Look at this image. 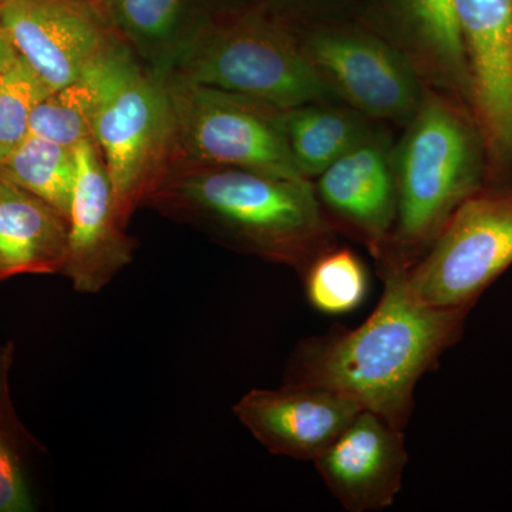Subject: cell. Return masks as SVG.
I'll use <instances>...</instances> for the list:
<instances>
[{
    "instance_id": "1",
    "label": "cell",
    "mask_w": 512,
    "mask_h": 512,
    "mask_svg": "<svg viewBox=\"0 0 512 512\" xmlns=\"http://www.w3.org/2000/svg\"><path fill=\"white\" fill-rule=\"evenodd\" d=\"M406 271L379 266L384 288L372 315L356 329L303 339L289 356L284 383L332 390L404 431L417 383L456 345L470 313L417 301Z\"/></svg>"
},
{
    "instance_id": "2",
    "label": "cell",
    "mask_w": 512,
    "mask_h": 512,
    "mask_svg": "<svg viewBox=\"0 0 512 512\" xmlns=\"http://www.w3.org/2000/svg\"><path fill=\"white\" fill-rule=\"evenodd\" d=\"M144 207L237 251L291 266L301 276L332 248V225L309 180L228 165L177 164Z\"/></svg>"
},
{
    "instance_id": "3",
    "label": "cell",
    "mask_w": 512,
    "mask_h": 512,
    "mask_svg": "<svg viewBox=\"0 0 512 512\" xmlns=\"http://www.w3.org/2000/svg\"><path fill=\"white\" fill-rule=\"evenodd\" d=\"M487 154L463 107L439 94L423 97L393 157L396 221L379 266L416 264L457 208L484 187Z\"/></svg>"
},
{
    "instance_id": "4",
    "label": "cell",
    "mask_w": 512,
    "mask_h": 512,
    "mask_svg": "<svg viewBox=\"0 0 512 512\" xmlns=\"http://www.w3.org/2000/svg\"><path fill=\"white\" fill-rule=\"evenodd\" d=\"M99 69L92 138L110 178L117 214L127 227L177 163L173 106L167 82L123 42L100 60Z\"/></svg>"
},
{
    "instance_id": "5",
    "label": "cell",
    "mask_w": 512,
    "mask_h": 512,
    "mask_svg": "<svg viewBox=\"0 0 512 512\" xmlns=\"http://www.w3.org/2000/svg\"><path fill=\"white\" fill-rule=\"evenodd\" d=\"M170 77L279 110L320 103L330 92L301 43L264 6L224 19L211 16Z\"/></svg>"
},
{
    "instance_id": "6",
    "label": "cell",
    "mask_w": 512,
    "mask_h": 512,
    "mask_svg": "<svg viewBox=\"0 0 512 512\" xmlns=\"http://www.w3.org/2000/svg\"><path fill=\"white\" fill-rule=\"evenodd\" d=\"M165 82L175 121V165H228L309 180L289 150L285 110L177 77Z\"/></svg>"
},
{
    "instance_id": "7",
    "label": "cell",
    "mask_w": 512,
    "mask_h": 512,
    "mask_svg": "<svg viewBox=\"0 0 512 512\" xmlns=\"http://www.w3.org/2000/svg\"><path fill=\"white\" fill-rule=\"evenodd\" d=\"M512 265V187L468 197L416 264L406 284L433 308L468 309Z\"/></svg>"
},
{
    "instance_id": "8",
    "label": "cell",
    "mask_w": 512,
    "mask_h": 512,
    "mask_svg": "<svg viewBox=\"0 0 512 512\" xmlns=\"http://www.w3.org/2000/svg\"><path fill=\"white\" fill-rule=\"evenodd\" d=\"M329 90L362 113L410 121L420 107L417 69L396 47L356 30H319L302 43Z\"/></svg>"
},
{
    "instance_id": "9",
    "label": "cell",
    "mask_w": 512,
    "mask_h": 512,
    "mask_svg": "<svg viewBox=\"0 0 512 512\" xmlns=\"http://www.w3.org/2000/svg\"><path fill=\"white\" fill-rule=\"evenodd\" d=\"M0 22L50 92L79 79L121 42L93 0H0Z\"/></svg>"
},
{
    "instance_id": "10",
    "label": "cell",
    "mask_w": 512,
    "mask_h": 512,
    "mask_svg": "<svg viewBox=\"0 0 512 512\" xmlns=\"http://www.w3.org/2000/svg\"><path fill=\"white\" fill-rule=\"evenodd\" d=\"M470 109L488 156L512 164V0H454Z\"/></svg>"
},
{
    "instance_id": "11",
    "label": "cell",
    "mask_w": 512,
    "mask_h": 512,
    "mask_svg": "<svg viewBox=\"0 0 512 512\" xmlns=\"http://www.w3.org/2000/svg\"><path fill=\"white\" fill-rule=\"evenodd\" d=\"M76 183L69 212V248L63 274L74 291L93 295L131 264L136 239L117 214L113 188L93 138L74 147Z\"/></svg>"
},
{
    "instance_id": "12",
    "label": "cell",
    "mask_w": 512,
    "mask_h": 512,
    "mask_svg": "<svg viewBox=\"0 0 512 512\" xmlns=\"http://www.w3.org/2000/svg\"><path fill=\"white\" fill-rule=\"evenodd\" d=\"M232 410L269 453L313 463L363 409L323 387L284 383L249 390Z\"/></svg>"
},
{
    "instance_id": "13",
    "label": "cell",
    "mask_w": 512,
    "mask_h": 512,
    "mask_svg": "<svg viewBox=\"0 0 512 512\" xmlns=\"http://www.w3.org/2000/svg\"><path fill=\"white\" fill-rule=\"evenodd\" d=\"M407 460L403 430L363 409L313 464L345 510L375 512L396 500Z\"/></svg>"
},
{
    "instance_id": "14",
    "label": "cell",
    "mask_w": 512,
    "mask_h": 512,
    "mask_svg": "<svg viewBox=\"0 0 512 512\" xmlns=\"http://www.w3.org/2000/svg\"><path fill=\"white\" fill-rule=\"evenodd\" d=\"M315 190L322 210L362 239L379 261L397 212L393 157L386 147L367 137L318 175Z\"/></svg>"
},
{
    "instance_id": "15",
    "label": "cell",
    "mask_w": 512,
    "mask_h": 512,
    "mask_svg": "<svg viewBox=\"0 0 512 512\" xmlns=\"http://www.w3.org/2000/svg\"><path fill=\"white\" fill-rule=\"evenodd\" d=\"M150 72L167 80L211 15L200 0H93Z\"/></svg>"
},
{
    "instance_id": "16",
    "label": "cell",
    "mask_w": 512,
    "mask_h": 512,
    "mask_svg": "<svg viewBox=\"0 0 512 512\" xmlns=\"http://www.w3.org/2000/svg\"><path fill=\"white\" fill-rule=\"evenodd\" d=\"M69 220L42 198L0 180V284L20 275L63 274Z\"/></svg>"
},
{
    "instance_id": "17",
    "label": "cell",
    "mask_w": 512,
    "mask_h": 512,
    "mask_svg": "<svg viewBox=\"0 0 512 512\" xmlns=\"http://www.w3.org/2000/svg\"><path fill=\"white\" fill-rule=\"evenodd\" d=\"M414 66L470 103L467 60L454 0H399Z\"/></svg>"
},
{
    "instance_id": "18",
    "label": "cell",
    "mask_w": 512,
    "mask_h": 512,
    "mask_svg": "<svg viewBox=\"0 0 512 512\" xmlns=\"http://www.w3.org/2000/svg\"><path fill=\"white\" fill-rule=\"evenodd\" d=\"M284 126L293 160L309 180L372 136L356 113L319 103L285 110Z\"/></svg>"
},
{
    "instance_id": "19",
    "label": "cell",
    "mask_w": 512,
    "mask_h": 512,
    "mask_svg": "<svg viewBox=\"0 0 512 512\" xmlns=\"http://www.w3.org/2000/svg\"><path fill=\"white\" fill-rule=\"evenodd\" d=\"M76 171L74 148L35 134H29L0 160V180L42 198L67 220Z\"/></svg>"
},
{
    "instance_id": "20",
    "label": "cell",
    "mask_w": 512,
    "mask_h": 512,
    "mask_svg": "<svg viewBox=\"0 0 512 512\" xmlns=\"http://www.w3.org/2000/svg\"><path fill=\"white\" fill-rule=\"evenodd\" d=\"M15 343L0 345V512L35 510L30 460L39 444L16 413L10 392Z\"/></svg>"
},
{
    "instance_id": "21",
    "label": "cell",
    "mask_w": 512,
    "mask_h": 512,
    "mask_svg": "<svg viewBox=\"0 0 512 512\" xmlns=\"http://www.w3.org/2000/svg\"><path fill=\"white\" fill-rule=\"evenodd\" d=\"M100 60L79 79L53 90L37 103L30 117L29 134L72 148L92 138L100 96Z\"/></svg>"
},
{
    "instance_id": "22",
    "label": "cell",
    "mask_w": 512,
    "mask_h": 512,
    "mask_svg": "<svg viewBox=\"0 0 512 512\" xmlns=\"http://www.w3.org/2000/svg\"><path fill=\"white\" fill-rule=\"evenodd\" d=\"M301 278L309 303L326 315L355 311L369 292L365 265L349 249H326L313 259Z\"/></svg>"
},
{
    "instance_id": "23",
    "label": "cell",
    "mask_w": 512,
    "mask_h": 512,
    "mask_svg": "<svg viewBox=\"0 0 512 512\" xmlns=\"http://www.w3.org/2000/svg\"><path fill=\"white\" fill-rule=\"evenodd\" d=\"M49 93L22 57L0 73V160L29 136L33 110Z\"/></svg>"
},
{
    "instance_id": "24",
    "label": "cell",
    "mask_w": 512,
    "mask_h": 512,
    "mask_svg": "<svg viewBox=\"0 0 512 512\" xmlns=\"http://www.w3.org/2000/svg\"><path fill=\"white\" fill-rule=\"evenodd\" d=\"M19 57V53L16 52L5 26L0 22V73L5 72L18 62Z\"/></svg>"
},
{
    "instance_id": "25",
    "label": "cell",
    "mask_w": 512,
    "mask_h": 512,
    "mask_svg": "<svg viewBox=\"0 0 512 512\" xmlns=\"http://www.w3.org/2000/svg\"><path fill=\"white\" fill-rule=\"evenodd\" d=\"M298 2V0H268L265 3L264 8L269 10L271 13H275L276 9L286 8V6L293 5V3Z\"/></svg>"
}]
</instances>
